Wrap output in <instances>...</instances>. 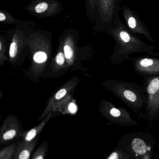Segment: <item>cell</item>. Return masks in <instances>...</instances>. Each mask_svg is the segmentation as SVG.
I'll list each match as a JSON object with an SVG mask.
<instances>
[{"instance_id": "obj_23", "label": "cell", "mask_w": 159, "mask_h": 159, "mask_svg": "<svg viewBox=\"0 0 159 159\" xmlns=\"http://www.w3.org/2000/svg\"><path fill=\"white\" fill-rule=\"evenodd\" d=\"M158 159H159V158H158Z\"/></svg>"}, {"instance_id": "obj_2", "label": "cell", "mask_w": 159, "mask_h": 159, "mask_svg": "<svg viewBox=\"0 0 159 159\" xmlns=\"http://www.w3.org/2000/svg\"><path fill=\"white\" fill-rule=\"evenodd\" d=\"M156 144L153 136L148 134L138 132L124 134L118 142L130 159H152Z\"/></svg>"}, {"instance_id": "obj_22", "label": "cell", "mask_w": 159, "mask_h": 159, "mask_svg": "<svg viewBox=\"0 0 159 159\" xmlns=\"http://www.w3.org/2000/svg\"><path fill=\"white\" fill-rule=\"evenodd\" d=\"M6 19V16L4 14H3L2 13H0V21H2Z\"/></svg>"}, {"instance_id": "obj_21", "label": "cell", "mask_w": 159, "mask_h": 159, "mask_svg": "<svg viewBox=\"0 0 159 159\" xmlns=\"http://www.w3.org/2000/svg\"><path fill=\"white\" fill-rule=\"evenodd\" d=\"M68 112L72 115H74L77 112L78 107L75 103L74 102H71L68 104L67 107Z\"/></svg>"}, {"instance_id": "obj_13", "label": "cell", "mask_w": 159, "mask_h": 159, "mask_svg": "<svg viewBox=\"0 0 159 159\" xmlns=\"http://www.w3.org/2000/svg\"><path fill=\"white\" fill-rule=\"evenodd\" d=\"M49 143L47 140L43 141L35 151L30 159H45L47 154Z\"/></svg>"}, {"instance_id": "obj_14", "label": "cell", "mask_w": 159, "mask_h": 159, "mask_svg": "<svg viewBox=\"0 0 159 159\" xmlns=\"http://www.w3.org/2000/svg\"><path fill=\"white\" fill-rule=\"evenodd\" d=\"M17 145L15 143L7 145L0 151V159H13L16 151Z\"/></svg>"}, {"instance_id": "obj_3", "label": "cell", "mask_w": 159, "mask_h": 159, "mask_svg": "<svg viewBox=\"0 0 159 159\" xmlns=\"http://www.w3.org/2000/svg\"><path fill=\"white\" fill-rule=\"evenodd\" d=\"M107 87L111 92L127 104L134 112L146 107L147 103L146 92L135 83L110 80Z\"/></svg>"}, {"instance_id": "obj_16", "label": "cell", "mask_w": 159, "mask_h": 159, "mask_svg": "<svg viewBox=\"0 0 159 159\" xmlns=\"http://www.w3.org/2000/svg\"><path fill=\"white\" fill-rule=\"evenodd\" d=\"M47 59V54L44 51H37L35 53L33 56V60L34 61V62L37 64L44 63L46 61Z\"/></svg>"}, {"instance_id": "obj_10", "label": "cell", "mask_w": 159, "mask_h": 159, "mask_svg": "<svg viewBox=\"0 0 159 159\" xmlns=\"http://www.w3.org/2000/svg\"><path fill=\"white\" fill-rule=\"evenodd\" d=\"M51 117V114L50 113L45 118L42 120L41 123L37 126L29 130L23 132L21 136V138L22 139L21 142L28 143L34 141L36 138L40 136V133L44 128L46 124L49 121Z\"/></svg>"}, {"instance_id": "obj_6", "label": "cell", "mask_w": 159, "mask_h": 159, "mask_svg": "<svg viewBox=\"0 0 159 159\" xmlns=\"http://www.w3.org/2000/svg\"><path fill=\"white\" fill-rule=\"evenodd\" d=\"M22 131L17 120L10 117L7 119L3 123L0 132V144L1 146L8 143L21 137Z\"/></svg>"}, {"instance_id": "obj_20", "label": "cell", "mask_w": 159, "mask_h": 159, "mask_svg": "<svg viewBox=\"0 0 159 159\" xmlns=\"http://www.w3.org/2000/svg\"><path fill=\"white\" fill-rule=\"evenodd\" d=\"M48 5L47 3L43 2L40 3L36 5L35 7V10L37 13H41L44 12L47 9Z\"/></svg>"}, {"instance_id": "obj_5", "label": "cell", "mask_w": 159, "mask_h": 159, "mask_svg": "<svg viewBox=\"0 0 159 159\" xmlns=\"http://www.w3.org/2000/svg\"><path fill=\"white\" fill-rule=\"evenodd\" d=\"M122 15L127 28L134 34L144 35L148 41L154 43V39L147 26L143 21L138 14L132 10L127 5L122 6Z\"/></svg>"}, {"instance_id": "obj_19", "label": "cell", "mask_w": 159, "mask_h": 159, "mask_svg": "<svg viewBox=\"0 0 159 159\" xmlns=\"http://www.w3.org/2000/svg\"><path fill=\"white\" fill-rule=\"evenodd\" d=\"M65 57L64 53L62 52H59L57 54L56 57V62L57 64L62 66L63 65L65 62Z\"/></svg>"}, {"instance_id": "obj_17", "label": "cell", "mask_w": 159, "mask_h": 159, "mask_svg": "<svg viewBox=\"0 0 159 159\" xmlns=\"http://www.w3.org/2000/svg\"><path fill=\"white\" fill-rule=\"evenodd\" d=\"M19 48L18 44L15 41H13L9 47V55L11 59L15 58L18 53Z\"/></svg>"}, {"instance_id": "obj_12", "label": "cell", "mask_w": 159, "mask_h": 159, "mask_svg": "<svg viewBox=\"0 0 159 159\" xmlns=\"http://www.w3.org/2000/svg\"><path fill=\"white\" fill-rule=\"evenodd\" d=\"M72 88V86L68 85L64 88H62L60 89L56 93V94L51 98L48 105V106L45 109V110L44 111L42 116L39 118L38 120H42L45 118V117H46V116H47L50 113V110L52 109L54 105L57 103V102L63 98L67 94L68 91L71 89Z\"/></svg>"}, {"instance_id": "obj_15", "label": "cell", "mask_w": 159, "mask_h": 159, "mask_svg": "<svg viewBox=\"0 0 159 159\" xmlns=\"http://www.w3.org/2000/svg\"><path fill=\"white\" fill-rule=\"evenodd\" d=\"M105 159H130L129 155L117 146Z\"/></svg>"}, {"instance_id": "obj_18", "label": "cell", "mask_w": 159, "mask_h": 159, "mask_svg": "<svg viewBox=\"0 0 159 159\" xmlns=\"http://www.w3.org/2000/svg\"><path fill=\"white\" fill-rule=\"evenodd\" d=\"M63 51L66 60L69 61L72 60L74 57V50L72 48L70 45L66 44L63 47Z\"/></svg>"}, {"instance_id": "obj_4", "label": "cell", "mask_w": 159, "mask_h": 159, "mask_svg": "<svg viewBox=\"0 0 159 159\" xmlns=\"http://www.w3.org/2000/svg\"><path fill=\"white\" fill-rule=\"evenodd\" d=\"M147 103L146 107L147 117L150 121L159 119V75L148 80L146 87Z\"/></svg>"}, {"instance_id": "obj_11", "label": "cell", "mask_w": 159, "mask_h": 159, "mask_svg": "<svg viewBox=\"0 0 159 159\" xmlns=\"http://www.w3.org/2000/svg\"><path fill=\"white\" fill-rule=\"evenodd\" d=\"M38 136L34 141L30 143H24L21 142L17 145L16 151L13 159H30L39 141Z\"/></svg>"}, {"instance_id": "obj_24", "label": "cell", "mask_w": 159, "mask_h": 159, "mask_svg": "<svg viewBox=\"0 0 159 159\" xmlns=\"http://www.w3.org/2000/svg\"></svg>"}, {"instance_id": "obj_8", "label": "cell", "mask_w": 159, "mask_h": 159, "mask_svg": "<svg viewBox=\"0 0 159 159\" xmlns=\"http://www.w3.org/2000/svg\"><path fill=\"white\" fill-rule=\"evenodd\" d=\"M104 116L112 123L122 126H134L138 125L137 121L131 118L129 113L124 110L112 107L109 111L104 112Z\"/></svg>"}, {"instance_id": "obj_7", "label": "cell", "mask_w": 159, "mask_h": 159, "mask_svg": "<svg viewBox=\"0 0 159 159\" xmlns=\"http://www.w3.org/2000/svg\"><path fill=\"white\" fill-rule=\"evenodd\" d=\"M134 67L137 73L142 75H159V59L142 58L134 61Z\"/></svg>"}, {"instance_id": "obj_1", "label": "cell", "mask_w": 159, "mask_h": 159, "mask_svg": "<svg viewBox=\"0 0 159 159\" xmlns=\"http://www.w3.org/2000/svg\"><path fill=\"white\" fill-rule=\"evenodd\" d=\"M113 29L110 33L116 42L112 61L116 65L120 64L124 60L129 58L134 53H147L153 57H159L155 48L143 42L139 37L129 30L120 19L119 14L113 22Z\"/></svg>"}, {"instance_id": "obj_9", "label": "cell", "mask_w": 159, "mask_h": 159, "mask_svg": "<svg viewBox=\"0 0 159 159\" xmlns=\"http://www.w3.org/2000/svg\"><path fill=\"white\" fill-rule=\"evenodd\" d=\"M120 3V0H103L105 22L110 33L114 27V20L119 14Z\"/></svg>"}]
</instances>
